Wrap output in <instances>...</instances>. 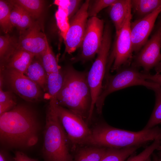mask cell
Here are the masks:
<instances>
[{
  "mask_svg": "<svg viewBox=\"0 0 161 161\" xmlns=\"http://www.w3.org/2000/svg\"><path fill=\"white\" fill-rule=\"evenodd\" d=\"M0 161H15L14 157H13L8 152V150L3 148L0 150Z\"/></svg>",
  "mask_w": 161,
  "mask_h": 161,
  "instance_id": "cell-35",
  "label": "cell"
},
{
  "mask_svg": "<svg viewBox=\"0 0 161 161\" xmlns=\"http://www.w3.org/2000/svg\"><path fill=\"white\" fill-rule=\"evenodd\" d=\"M40 129L36 114L27 105L17 104L0 115V141L8 150L24 149L37 143Z\"/></svg>",
  "mask_w": 161,
  "mask_h": 161,
  "instance_id": "cell-1",
  "label": "cell"
},
{
  "mask_svg": "<svg viewBox=\"0 0 161 161\" xmlns=\"http://www.w3.org/2000/svg\"><path fill=\"white\" fill-rule=\"evenodd\" d=\"M67 14V8L60 7H58L55 14L57 24L63 38L69 28V20Z\"/></svg>",
  "mask_w": 161,
  "mask_h": 161,
  "instance_id": "cell-28",
  "label": "cell"
},
{
  "mask_svg": "<svg viewBox=\"0 0 161 161\" xmlns=\"http://www.w3.org/2000/svg\"><path fill=\"white\" fill-rule=\"evenodd\" d=\"M157 150L161 151V145H160L157 148Z\"/></svg>",
  "mask_w": 161,
  "mask_h": 161,
  "instance_id": "cell-39",
  "label": "cell"
},
{
  "mask_svg": "<svg viewBox=\"0 0 161 161\" xmlns=\"http://www.w3.org/2000/svg\"><path fill=\"white\" fill-rule=\"evenodd\" d=\"M131 9L138 18L151 13L161 4V0H132Z\"/></svg>",
  "mask_w": 161,
  "mask_h": 161,
  "instance_id": "cell-21",
  "label": "cell"
},
{
  "mask_svg": "<svg viewBox=\"0 0 161 161\" xmlns=\"http://www.w3.org/2000/svg\"><path fill=\"white\" fill-rule=\"evenodd\" d=\"M161 12V4L151 13L131 23V34L133 52H139L148 41Z\"/></svg>",
  "mask_w": 161,
  "mask_h": 161,
  "instance_id": "cell-13",
  "label": "cell"
},
{
  "mask_svg": "<svg viewBox=\"0 0 161 161\" xmlns=\"http://www.w3.org/2000/svg\"><path fill=\"white\" fill-rule=\"evenodd\" d=\"M157 156L161 160V151H159V152L157 153Z\"/></svg>",
  "mask_w": 161,
  "mask_h": 161,
  "instance_id": "cell-38",
  "label": "cell"
},
{
  "mask_svg": "<svg viewBox=\"0 0 161 161\" xmlns=\"http://www.w3.org/2000/svg\"><path fill=\"white\" fill-rule=\"evenodd\" d=\"M55 103L47 107L42 155L44 161H73L71 143L55 111Z\"/></svg>",
  "mask_w": 161,
  "mask_h": 161,
  "instance_id": "cell-4",
  "label": "cell"
},
{
  "mask_svg": "<svg viewBox=\"0 0 161 161\" xmlns=\"http://www.w3.org/2000/svg\"><path fill=\"white\" fill-rule=\"evenodd\" d=\"M108 8V14L114 24L117 35L122 27L128 13L131 10V0H116Z\"/></svg>",
  "mask_w": 161,
  "mask_h": 161,
  "instance_id": "cell-15",
  "label": "cell"
},
{
  "mask_svg": "<svg viewBox=\"0 0 161 161\" xmlns=\"http://www.w3.org/2000/svg\"><path fill=\"white\" fill-rule=\"evenodd\" d=\"M132 15L128 13L123 25L116 35V39L110 61L113 62L111 71H117L130 64L133 52L131 37L130 25Z\"/></svg>",
  "mask_w": 161,
  "mask_h": 161,
  "instance_id": "cell-8",
  "label": "cell"
},
{
  "mask_svg": "<svg viewBox=\"0 0 161 161\" xmlns=\"http://www.w3.org/2000/svg\"><path fill=\"white\" fill-rule=\"evenodd\" d=\"M153 160L152 161H161L157 155L154 153L152 154Z\"/></svg>",
  "mask_w": 161,
  "mask_h": 161,
  "instance_id": "cell-37",
  "label": "cell"
},
{
  "mask_svg": "<svg viewBox=\"0 0 161 161\" xmlns=\"http://www.w3.org/2000/svg\"><path fill=\"white\" fill-rule=\"evenodd\" d=\"M161 144V140H155L139 154L130 157L125 161H145Z\"/></svg>",
  "mask_w": 161,
  "mask_h": 161,
  "instance_id": "cell-29",
  "label": "cell"
},
{
  "mask_svg": "<svg viewBox=\"0 0 161 161\" xmlns=\"http://www.w3.org/2000/svg\"><path fill=\"white\" fill-rule=\"evenodd\" d=\"M20 34L18 48L37 57L40 56L46 50L48 42L37 21Z\"/></svg>",
  "mask_w": 161,
  "mask_h": 161,
  "instance_id": "cell-14",
  "label": "cell"
},
{
  "mask_svg": "<svg viewBox=\"0 0 161 161\" xmlns=\"http://www.w3.org/2000/svg\"><path fill=\"white\" fill-rule=\"evenodd\" d=\"M14 157L15 161H38L29 157L20 151H16L15 152Z\"/></svg>",
  "mask_w": 161,
  "mask_h": 161,
  "instance_id": "cell-36",
  "label": "cell"
},
{
  "mask_svg": "<svg viewBox=\"0 0 161 161\" xmlns=\"http://www.w3.org/2000/svg\"><path fill=\"white\" fill-rule=\"evenodd\" d=\"M79 148L73 157V161H100L107 148L88 145Z\"/></svg>",
  "mask_w": 161,
  "mask_h": 161,
  "instance_id": "cell-19",
  "label": "cell"
},
{
  "mask_svg": "<svg viewBox=\"0 0 161 161\" xmlns=\"http://www.w3.org/2000/svg\"><path fill=\"white\" fill-rule=\"evenodd\" d=\"M104 30V22L97 17L88 19L86 30L81 45L79 59L85 62L93 59L100 47Z\"/></svg>",
  "mask_w": 161,
  "mask_h": 161,
  "instance_id": "cell-10",
  "label": "cell"
},
{
  "mask_svg": "<svg viewBox=\"0 0 161 161\" xmlns=\"http://www.w3.org/2000/svg\"><path fill=\"white\" fill-rule=\"evenodd\" d=\"M143 77L146 80L156 83L161 86V74L156 73L152 75L149 73L142 72Z\"/></svg>",
  "mask_w": 161,
  "mask_h": 161,
  "instance_id": "cell-33",
  "label": "cell"
},
{
  "mask_svg": "<svg viewBox=\"0 0 161 161\" xmlns=\"http://www.w3.org/2000/svg\"><path fill=\"white\" fill-rule=\"evenodd\" d=\"M54 107L60 122L71 143L72 150L87 145L92 130L81 116L55 103Z\"/></svg>",
  "mask_w": 161,
  "mask_h": 161,
  "instance_id": "cell-7",
  "label": "cell"
},
{
  "mask_svg": "<svg viewBox=\"0 0 161 161\" xmlns=\"http://www.w3.org/2000/svg\"><path fill=\"white\" fill-rule=\"evenodd\" d=\"M111 42V28L109 24H106L104 28L103 39L97 57L87 72V81L92 97L91 109L87 120L88 122L92 119L96 102L103 89V81L107 71Z\"/></svg>",
  "mask_w": 161,
  "mask_h": 161,
  "instance_id": "cell-6",
  "label": "cell"
},
{
  "mask_svg": "<svg viewBox=\"0 0 161 161\" xmlns=\"http://www.w3.org/2000/svg\"><path fill=\"white\" fill-rule=\"evenodd\" d=\"M145 161H152L151 160V157H148Z\"/></svg>",
  "mask_w": 161,
  "mask_h": 161,
  "instance_id": "cell-40",
  "label": "cell"
},
{
  "mask_svg": "<svg viewBox=\"0 0 161 161\" xmlns=\"http://www.w3.org/2000/svg\"><path fill=\"white\" fill-rule=\"evenodd\" d=\"M38 57L47 75L57 72L61 69L48 43L46 50Z\"/></svg>",
  "mask_w": 161,
  "mask_h": 161,
  "instance_id": "cell-25",
  "label": "cell"
},
{
  "mask_svg": "<svg viewBox=\"0 0 161 161\" xmlns=\"http://www.w3.org/2000/svg\"><path fill=\"white\" fill-rule=\"evenodd\" d=\"M11 5L10 20L12 25L16 27L21 33L31 27L34 19L24 9L18 5L8 1Z\"/></svg>",
  "mask_w": 161,
  "mask_h": 161,
  "instance_id": "cell-16",
  "label": "cell"
},
{
  "mask_svg": "<svg viewBox=\"0 0 161 161\" xmlns=\"http://www.w3.org/2000/svg\"><path fill=\"white\" fill-rule=\"evenodd\" d=\"M17 105L14 99L0 103V115L10 111Z\"/></svg>",
  "mask_w": 161,
  "mask_h": 161,
  "instance_id": "cell-34",
  "label": "cell"
},
{
  "mask_svg": "<svg viewBox=\"0 0 161 161\" xmlns=\"http://www.w3.org/2000/svg\"><path fill=\"white\" fill-rule=\"evenodd\" d=\"M153 90L155 92L156 97L154 108L143 129H150L161 124V86H159Z\"/></svg>",
  "mask_w": 161,
  "mask_h": 161,
  "instance_id": "cell-26",
  "label": "cell"
},
{
  "mask_svg": "<svg viewBox=\"0 0 161 161\" xmlns=\"http://www.w3.org/2000/svg\"><path fill=\"white\" fill-rule=\"evenodd\" d=\"M139 148L135 146L122 148H107L100 161H125Z\"/></svg>",
  "mask_w": 161,
  "mask_h": 161,
  "instance_id": "cell-22",
  "label": "cell"
},
{
  "mask_svg": "<svg viewBox=\"0 0 161 161\" xmlns=\"http://www.w3.org/2000/svg\"><path fill=\"white\" fill-rule=\"evenodd\" d=\"M161 26L136 55L132 66L142 67L143 72L149 73L161 61Z\"/></svg>",
  "mask_w": 161,
  "mask_h": 161,
  "instance_id": "cell-12",
  "label": "cell"
},
{
  "mask_svg": "<svg viewBox=\"0 0 161 161\" xmlns=\"http://www.w3.org/2000/svg\"><path fill=\"white\" fill-rule=\"evenodd\" d=\"M47 93L44 98L49 101L57 102V97L62 86L64 72L61 69L57 72L47 75Z\"/></svg>",
  "mask_w": 161,
  "mask_h": 161,
  "instance_id": "cell-20",
  "label": "cell"
},
{
  "mask_svg": "<svg viewBox=\"0 0 161 161\" xmlns=\"http://www.w3.org/2000/svg\"><path fill=\"white\" fill-rule=\"evenodd\" d=\"M18 41L8 35L0 37V58L1 62L6 63L18 48Z\"/></svg>",
  "mask_w": 161,
  "mask_h": 161,
  "instance_id": "cell-23",
  "label": "cell"
},
{
  "mask_svg": "<svg viewBox=\"0 0 161 161\" xmlns=\"http://www.w3.org/2000/svg\"><path fill=\"white\" fill-rule=\"evenodd\" d=\"M11 5L9 1L0 0V25L4 33L7 34L12 31L13 27L10 20Z\"/></svg>",
  "mask_w": 161,
  "mask_h": 161,
  "instance_id": "cell-27",
  "label": "cell"
},
{
  "mask_svg": "<svg viewBox=\"0 0 161 161\" xmlns=\"http://www.w3.org/2000/svg\"><path fill=\"white\" fill-rule=\"evenodd\" d=\"M35 56L24 50L17 48L5 63L7 69H14L24 74Z\"/></svg>",
  "mask_w": 161,
  "mask_h": 161,
  "instance_id": "cell-18",
  "label": "cell"
},
{
  "mask_svg": "<svg viewBox=\"0 0 161 161\" xmlns=\"http://www.w3.org/2000/svg\"><path fill=\"white\" fill-rule=\"evenodd\" d=\"M64 80L57 97V103L86 121L91 109L92 97L87 72L69 65L63 70Z\"/></svg>",
  "mask_w": 161,
  "mask_h": 161,
  "instance_id": "cell-2",
  "label": "cell"
},
{
  "mask_svg": "<svg viewBox=\"0 0 161 161\" xmlns=\"http://www.w3.org/2000/svg\"><path fill=\"white\" fill-rule=\"evenodd\" d=\"M0 103L14 100L12 93L9 91H4L2 89V78L0 77Z\"/></svg>",
  "mask_w": 161,
  "mask_h": 161,
  "instance_id": "cell-32",
  "label": "cell"
},
{
  "mask_svg": "<svg viewBox=\"0 0 161 161\" xmlns=\"http://www.w3.org/2000/svg\"><path fill=\"white\" fill-rule=\"evenodd\" d=\"M24 74L46 92L47 74L38 57H34Z\"/></svg>",
  "mask_w": 161,
  "mask_h": 161,
  "instance_id": "cell-17",
  "label": "cell"
},
{
  "mask_svg": "<svg viewBox=\"0 0 161 161\" xmlns=\"http://www.w3.org/2000/svg\"><path fill=\"white\" fill-rule=\"evenodd\" d=\"M90 1H86L69 21L68 30L64 38L65 51L70 54L81 46L86 26Z\"/></svg>",
  "mask_w": 161,
  "mask_h": 161,
  "instance_id": "cell-9",
  "label": "cell"
},
{
  "mask_svg": "<svg viewBox=\"0 0 161 161\" xmlns=\"http://www.w3.org/2000/svg\"><path fill=\"white\" fill-rule=\"evenodd\" d=\"M105 78V83L95 105L97 112L99 114L102 113L106 98L114 92L134 86H143L153 90L159 86L145 79L138 68L132 66L123 67L113 75L106 73Z\"/></svg>",
  "mask_w": 161,
  "mask_h": 161,
  "instance_id": "cell-5",
  "label": "cell"
},
{
  "mask_svg": "<svg viewBox=\"0 0 161 161\" xmlns=\"http://www.w3.org/2000/svg\"><path fill=\"white\" fill-rule=\"evenodd\" d=\"M91 130L87 145L115 148H140L152 141L161 140V127L157 126L135 132L116 128L103 123Z\"/></svg>",
  "mask_w": 161,
  "mask_h": 161,
  "instance_id": "cell-3",
  "label": "cell"
},
{
  "mask_svg": "<svg viewBox=\"0 0 161 161\" xmlns=\"http://www.w3.org/2000/svg\"><path fill=\"white\" fill-rule=\"evenodd\" d=\"M7 69L8 82L16 94L30 102H37L44 98L43 91L36 83L24 74L13 69Z\"/></svg>",
  "mask_w": 161,
  "mask_h": 161,
  "instance_id": "cell-11",
  "label": "cell"
},
{
  "mask_svg": "<svg viewBox=\"0 0 161 161\" xmlns=\"http://www.w3.org/2000/svg\"><path fill=\"white\" fill-rule=\"evenodd\" d=\"M11 1L26 10L34 20L41 15L44 1L41 0H13Z\"/></svg>",
  "mask_w": 161,
  "mask_h": 161,
  "instance_id": "cell-24",
  "label": "cell"
},
{
  "mask_svg": "<svg viewBox=\"0 0 161 161\" xmlns=\"http://www.w3.org/2000/svg\"><path fill=\"white\" fill-rule=\"evenodd\" d=\"M81 1L79 0H69V4L67 7V15L69 20H70L78 11Z\"/></svg>",
  "mask_w": 161,
  "mask_h": 161,
  "instance_id": "cell-31",
  "label": "cell"
},
{
  "mask_svg": "<svg viewBox=\"0 0 161 161\" xmlns=\"http://www.w3.org/2000/svg\"><path fill=\"white\" fill-rule=\"evenodd\" d=\"M116 0H96L89 3L88 9V16L97 17V15L103 9L109 7ZM90 2V1H89Z\"/></svg>",
  "mask_w": 161,
  "mask_h": 161,
  "instance_id": "cell-30",
  "label": "cell"
}]
</instances>
